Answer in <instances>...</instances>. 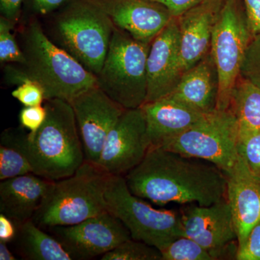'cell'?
Here are the masks:
<instances>
[{"label":"cell","instance_id":"1","mask_svg":"<svg viewBox=\"0 0 260 260\" xmlns=\"http://www.w3.org/2000/svg\"><path fill=\"white\" fill-rule=\"evenodd\" d=\"M124 177L133 194L158 206H210L226 198L227 177L218 167L161 147H150Z\"/></svg>","mask_w":260,"mask_h":260},{"label":"cell","instance_id":"2","mask_svg":"<svg viewBox=\"0 0 260 260\" xmlns=\"http://www.w3.org/2000/svg\"><path fill=\"white\" fill-rule=\"evenodd\" d=\"M25 61L8 66L6 75L12 83L31 80L42 85L46 100L71 102L85 90L96 85V77L65 49L51 42L37 22L29 24L22 35Z\"/></svg>","mask_w":260,"mask_h":260},{"label":"cell","instance_id":"3","mask_svg":"<svg viewBox=\"0 0 260 260\" xmlns=\"http://www.w3.org/2000/svg\"><path fill=\"white\" fill-rule=\"evenodd\" d=\"M44 105L46 120L35 134L25 133L23 148L34 174L59 181L74 174L85 161L83 143L69 102L49 99Z\"/></svg>","mask_w":260,"mask_h":260},{"label":"cell","instance_id":"4","mask_svg":"<svg viewBox=\"0 0 260 260\" xmlns=\"http://www.w3.org/2000/svg\"><path fill=\"white\" fill-rule=\"evenodd\" d=\"M110 176L85 160L73 175L51 183L32 220L49 229L75 225L107 211L105 191Z\"/></svg>","mask_w":260,"mask_h":260},{"label":"cell","instance_id":"5","mask_svg":"<svg viewBox=\"0 0 260 260\" xmlns=\"http://www.w3.org/2000/svg\"><path fill=\"white\" fill-rule=\"evenodd\" d=\"M150 47L114 25L105 61L95 77L98 87L124 109H138L146 102Z\"/></svg>","mask_w":260,"mask_h":260},{"label":"cell","instance_id":"6","mask_svg":"<svg viewBox=\"0 0 260 260\" xmlns=\"http://www.w3.org/2000/svg\"><path fill=\"white\" fill-rule=\"evenodd\" d=\"M107 210L124 224L132 239L146 243L160 251L184 236L181 213L156 209L135 196L124 176L111 175L105 191Z\"/></svg>","mask_w":260,"mask_h":260},{"label":"cell","instance_id":"7","mask_svg":"<svg viewBox=\"0 0 260 260\" xmlns=\"http://www.w3.org/2000/svg\"><path fill=\"white\" fill-rule=\"evenodd\" d=\"M237 119L230 109L205 114L198 123L161 148L208 160L229 175L241 158Z\"/></svg>","mask_w":260,"mask_h":260},{"label":"cell","instance_id":"8","mask_svg":"<svg viewBox=\"0 0 260 260\" xmlns=\"http://www.w3.org/2000/svg\"><path fill=\"white\" fill-rule=\"evenodd\" d=\"M253 36L243 0H225L214 28L210 49L218 75V110L229 109L233 90Z\"/></svg>","mask_w":260,"mask_h":260},{"label":"cell","instance_id":"9","mask_svg":"<svg viewBox=\"0 0 260 260\" xmlns=\"http://www.w3.org/2000/svg\"><path fill=\"white\" fill-rule=\"evenodd\" d=\"M114 27L102 10L86 0L70 5L57 21L65 50L95 76L102 69Z\"/></svg>","mask_w":260,"mask_h":260},{"label":"cell","instance_id":"10","mask_svg":"<svg viewBox=\"0 0 260 260\" xmlns=\"http://www.w3.org/2000/svg\"><path fill=\"white\" fill-rule=\"evenodd\" d=\"M181 216L184 237L209 250L214 260L237 259V234L226 198L210 206L187 205Z\"/></svg>","mask_w":260,"mask_h":260},{"label":"cell","instance_id":"11","mask_svg":"<svg viewBox=\"0 0 260 260\" xmlns=\"http://www.w3.org/2000/svg\"><path fill=\"white\" fill-rule=\"evenodd\" d=\"M150 148L141 107L126 109L108 135L97 165L112 176H124L144 158Z\"/></svg>","mask_w":260,"mask_h":260},{"label":"cell","instance_id":"12","mask_svg":"<svg viewBox=\"0 0 260 260\" xmlns=\"http://www.w3.org/2000/svg\"><path fill=\"white\" fill-rule=\"evenodd\" d=\"M73 259H91L103 256L131 239L129 231L108 210L81 223L49 228Z\"/></svg>","mask_w":260,"mask_h":260},{"label":"cell","instance_id":"13","mask_svg":"<svg viewBox=\"0 0 260 260\" xmlns=\"http://www.w3.org/2000/svg\"><path fill=\"white\" fill-rule=\"evenodd\" d=\"M83 143L85 160L97 164L108 135L126 109L94 85L70 103Z\"/></svg>","mask_w":260,"mask_h":260},{"label":"cell","instance_id":"14","mask_svg":"<svg viewBox=\"0 0 260 260\" xmlns=\"http://www.w3.org/2000/svg\"><path fill=\"white\" fill-rule=\"evenodd\" d=\"M102 10L117 28L135 39L151 44L172 20L171 12L153 0H86Z\"/></svg>","mask_w":260,"mask_h":260},{"label":"cell","instance_id":"15","mask_svg":"<svg viewBox=\"0 0 260 260\" xmlns=\"http://www.w3.org/2000/svg\"><path fill=\"white\" fill-rule=\"evenodd\" d=\"M180 32L176 17L159 32L150 44L147 59L146 102L169 95L180 79Z\"/></svg>","mask_w":260,"mask_h":260},{"label":"cell","instance_id":"16","mask_svg":"<svg viewBox=\"0 0 260 260\" xmlns=\"http://www.w3.org/2000/svg\"><path fill=\"white\" fill-rule=\"evenodd\" d=\"M225 2L207 0L176 17L180 32L181 75L209 52L214 28Z\"/></svg>","mask_w":260,"mask_h":260},{"label":"cell","instance_id":"17","mask_svg":"<svg viewBox=\"0 0 260 260\" xmlns=\"http://www.w3.org/2000/svg\"><path fill=\"white\" fill-rule=\"evenodd\" d=\"M226 177V199L239 246L260 220V181L251 175L242 156L237 167Z\"/></svg>","mask_w":260,"mask_h":260},{"label":"cell","instance_id":"18","mask_svg":"<svg viewBox=\"0 0 260 260\" xmlns=\"http://www.w3.org/2000/svg\"><path fill=\"white\" fill-rule=\"evenodd\" d=\"M141 109L146 120L150 147H161L194 125L206 114L167 96L145 103Z\"/></svg>","mask_w":260,"mask_h":260},{"label":"cell","instance_id":"19","mask_svg":"<svg viewBox=\"0 0 260 260\" xmlns=\"http://www.w3.org/2000/svg\"><path fill=\"white\" fill-rule=\"evenodd\" d=\"M218 90V71L209 51L203 59L183 73L167 97L202 114H208L216 109Z\"/></svg>","mask_w":260,"mask_h":260},{"label":"cell","instance_id":"20","mask_svg":"<svg viewBox=\"0 0 260 260\" xmlns=\"http://www.w3.org/2000/svg\"><path fill=\"white\" fill-rule=\"evenodd\" d=\"M51 182L34 173L1 181L0 213L13 220L17 228L32 220Z\"/></svg>","mask_w":260,"mask_h":260},{"label":"cell","instance_id":"21","mask_svg":"<svg viewBox=\"0 0 260 260\" xmlns=\"http://www.w3.org/2000/svg\"><path fill=\"white\" fill-rule=\"evenodd\" d=\"M14 242L18 254L25 259H73L56 238L44 232L32 220L18 227Z\"/></svg>","mask_w":260,"mask_h":260},{"label":"cell","instance_id":"22","mask_svg":"<svg viewBox=\"0 0 260 260\" xmlns=\"http://www.w3.org/2000/svg\"><path fill=\"white\" fill-rule=\"evenodd\" d=\"M237 119L239 138L260 133V88L239 76L231 98L230 107Z\"/></svg>","mask_w":260,"mask_h":260},{"label":"cell","instance_id":"23","mask_svg":"<svg viewBox=\"0 0 260 260\" xmlns=\"http://www.w3.org/2000/svg\"><path fill=\"white\" fill-rule=\"evenodd\" d=\"M25 133L20 129H7L0 143V181L20 177L32 172L25 153L23 140Z\"/></svg>","mask_w":260,"mask_h":260},{"label":"cell","instance_id":"24","mask_svg":"<svg viewBox=\"0 0 260 260\" xmlns=\"http://www.w3.org/2000/svg\"><path fill=\"white\" fill-rule=\"evenodd\" d=\"M102 259L162 260V255L157 248L131 238L104 254Z\"/></svg>","mask_w":260,"mask_h":260},{"label":"cell","instance_id":"25","mask_svg":"<svg viewBox=\"0 0 260 260\" xmlns=\"http://www.w3.org/2000/svg\"><path fill=\"white\" fill-rule=\"evenodd\" d=\"M160 252L162 260H214L209 250L184 236L173 241Z\"/></svg>","mask_w":260,"mask_h":260},{"label":"cell","instance_id":"26","mask_svg":"<svg viewBox=\"0 0 260 260\" xmlns=\"http://www.w3.org/2000/svg\"><path fill=\"white\" fill-rule=\"evenodd\" d=\"M15 24L5 17L0 18V61L2 64H21L25 57L12 30Z\"/></svg>","mask_w":260,"mask_h":260},{"label":"cell","instance_id":"27","mask_svg":"<svg viewBox=\"0 0 260 260\" xmlns=\"http://www.w3.org/2000/svg\"><path fill=\"white\" fill-rule=\"evenodd\" d=\"M240 76L260 88V34L253 36L244 54Z\"/></svg>","mask_w":260,"mask_h":260},{"label":"cell","instance_id":"28","mask_svg":"<svg viewBox=\"0 0 260 260\" xmlns=\"http://www.w3.org/2000/svg\"><path fill=\"white\" fill-rule=\"evenodd\" d=\"M239 150L249 172L260 181V133L239 138Z\"/></svg>","mask_w":260,"mask_h":260},{"label":"cell","instance_id":"29","mask_svg":"<svg viewBox=\"0 0 260 260\" xmlns=\"http://www.w3.org/2000/svg\"><path fill=\"white\" fill-rule=\"evenodd\" d=\"M18 85V88L12 92V95L24 107L42 106L45 102V92L42 85L37 82L24 80Z\"/></svg>","mask_w":260,"mask_h":260},{"label":"cell","instance_id":"30","mask_svg":"<svg viewBox=\"0 0 260 260\" xmlns=\"http://www.w3.org/2000/svg\"><path fill=\"white\" fill-rule=\"evenodd\" d=\"M47 118V109L44 105L25 107L19 114L20 125L28 130L30 134H35L42 127Z\"/></svg>","mask_w":260,"mask_h":260},{"label":"cell","instance_id":"31","mask_svg":"<svg viewBox=\"0 0 260 260\" xmlns=\"http://www.w3.org/2000/svg\"><path fill=\"white\" fill-rule=\"evenodd\" d=\"M237 260H260V220L238 247Z\"/></svg>","mask_w":260,"mask_h":260},{"label":"cell","instance_id":"32","mask_svg":"<svg viewBox=\"0 0 260 260\" xmlns=\"http://www.w3.org/2000/svg\"><path fill=\"white\" fill-rule=\"evenodd\" d=\"M160 3L171 12L173 16L178 17L186 10L196 5L201 4L207 0H153Z\"/></svg>","mask_w":260,"mask_h":260},{"label":"cell","instance_id":"33","mask_svg":"<svg viewBox=\"0 0 260 260\" xmlns=\"http://www.w3.org/2000/svg\"><path fill=\"white\" fill-rule=\"evenodd\" d=\"M254 35L260 34V0H243Z\"/></svg>","mask_w":260,"mask_h":260},{"label":"cell","instance_id":"34","mask_svg":"<svg viewBox=\"0 0 260 260\" xmlns=\"http://www.w3.org/2000/svg\"><path fill=\"white\" fill-rule=\"evenodd\" d=\"M18 228L6 215L0 213V242L9 243L15 240Z\"/></svg>","mask_w":260,"mask_h":260},{"label":"cell","instance_id":"35","mask_svg":"<svg viewBox=\"0 0 260 260\" xmlns=\"http://www.w3.org/2000/svg\"><path fill=\"white\" fill-rule=\"evenodd\" d=\"M23 0H0V10L3 17L15 24L18 20Z\"/></svg>","mask_w":260,"mask_h":260},{"label":"cell","instance_id":"36","mask_svg":"<svg viewBox=\"0 0 260 260\" xmlns=\"http://www.w3.org/2000/svg\"><path fill=\"white\" fill-rule=\"evenodd\" d=\"M67 0H34V8L40 14L46 15L64 4Z\"/></svg>","mask_w":260,"mask_h":260},{"label":"cell","instance_id":"37","mask_svg":"<svg viewBox=\"0 0 260 260\" xmlns=\"http://www.w3.org/2000/svg\"><path fill=\"white\" fill-rule=\"evenodd\" d=\"M8 243L0 242V259L15 260L16 258L12 254L9 248L7 246Z\"/></svg>","mask_w":260,"mask_h":260}]
</instances>
